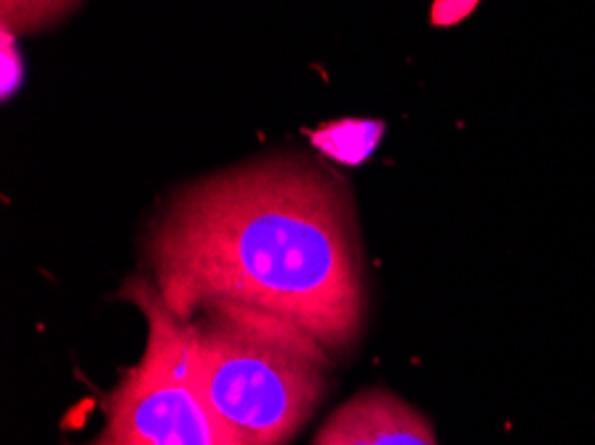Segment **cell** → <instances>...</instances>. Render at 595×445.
Returning a JSON list of instances; mask_svg holds the SVG:
<instances>
[{
	"label": "cell",
	"instance_id": "6da1fadb",
	"mask_svg": "<svg viewBox=\"0 0 595 445\" xmlns=\"http://www.w3.org/2000/svg\"><path fill=\"white\" fill-rule=\"evenodd\" d=\"M158 294L185 318L230 299L289 320L331 352L363 331L361 238L342 179L302 155L267 158L185 187L145 240Z\"/></svg>",
	"mask_w": 595,
	"mask_h": 445
},
{
	"label": "cell",
	"instance_id": "7a4b0ae2",
	"mask_svg": "<svg viewBox=\"0 0 595 445\" xmlns=\"http://www.w3.org/2000/svg\"><path fill=\"white\" fill-rule=\"evenodd\" d=\"M203 390L241 445H286L326 395L331 352L289 320L230 299L185 318Z\"/></svg>",
	"mask_w": 595,
	"mask_h": 445
},
{
	"label": "cell",
	"instance_id": "3957f363",
	"mask_svg": "<svg viewBox=\"0 0 595 445\" xmlns=\"http://www.w3.org/2000/svg\"><path fill=\"white\" fill-rule=\"evenodd\" d=\"M123 296L145 315V350L105 395L102 430L86 445H241L203 390L185 320L153 278H131Z\"/></svg>",
	"mask_w": 595,
	"mask_h": 445
},
{
	"label": "cell",
	"instance_id": "277c9868",
	"mask_svg": "<svg viewBox=\"0 0 595 445\" xmlns=\"http://www.w3.org/2000/svg\"><path fill=\"white\" fill-rule=\"evenodd\" d=\"M313 445H438L425 416L393 392L369 390L339 406Z\"/></svg>",
	"mask_w": 595,
	"mask_h": 445
},
{
	"label": "cell",
	"instance_id": "5b68a950",
	"mask_svg": "<svg viewBox=\"0 0 595 445\" xmlns=\"http://www.w3.org/2000/svg\"><path fill=\"white\" fill-rule=\"evenodd\" d=\"M385 134L382 120H331L313 131L315 150L337 163H363L371 152L377 150Z\"/></svg>",
	"mask_w": 595,
	"mask_h": 445
},
{
	"label": "cell",
	"instance_id": "8992f818",
	"mask_svg": "<svg viewBox=\"0 0 595 445\" xmlns=\"http://www.w3.org/2000/svg\"><path fill=\"white\" fill-rule=\"evenodd\" d=\"M81 0H0V22L14 35H33L62 22Z\"/></svg>",
	"mask_w": 595,
	"mask_h": 445
},
{
	"label": "cell",
	"instance_id": "52a82bcc",
	"mask_svg": "<svg viewBox=\"0 0 595 445\" xmlns=\"http://www.w3.org/2000/svg\"><path fill=\"white\" fill-rule=\"evenodd\" d=\"M14 32L3 27V99L14 94V86L22 83V56L14 51Z\"/></svg>",
	"mask_w": 595,
	"mask_h": 445
},
{
	"label": "cell",
	"instance_id": "ba28073f",
	"mask_svg": "<svg viewBox=\"0 0 595 445\" xmlns=\"http://www.w3.org/2000/svg\"><path fill=\"white\" fill-rule=\"evenodd\" d=\"M481 0H435L433 3V22L438 27H449V24L462 22L465 16L473 14V8Z\"/></svg>",
	"mask_w": 595,
	"mask_h": 445
}]
</instances>
